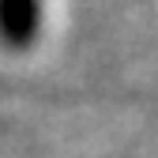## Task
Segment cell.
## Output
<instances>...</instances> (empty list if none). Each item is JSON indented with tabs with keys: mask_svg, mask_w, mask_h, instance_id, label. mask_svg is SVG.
Listing matches in <instances>:
<instances>
[{
	"mask_svg": "<svg viewBox=\"0 0 158 158\" xmlns=\"http://www.w3.org/2000/svg\"><path fill=\"white\" fill-rule=\"evenodd\" d=\"M42 27V0H0V38L11 49H27Z\"/></svg>",
	"mask_w": 158,
	"mask_h": 158,
	"instance_id": "6da1fadb",
	"label": "cell"
}]
</instances>
